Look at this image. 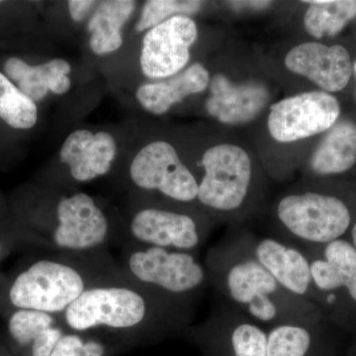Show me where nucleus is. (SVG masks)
I'll list each match as a JSON object with an SVG mask.
<instances>
[{"label": "nucleus", "mask_w": 356, "mask_h": 356, "mask_svg": "<svg viewBox=\"0 0 356 356\" xmlns=\"http://www.w3.org/2000/svg\"><path fill=\"white\" fill-rule=\"evenodd\" d=\"M224 294L255 324H303L292 313L303 299L287 292L252 252L226 262L220 275Z\"/></svg>", "instance_id": "obj_3"}, {"label": "nucleus", "mask_w": 356, "mask_h": 356, "mask_svg": "<svg viewBox=\"0 0 356 356\" xmlns=\"http://www.w3.org/2000/svg\"><path fill=\"white\" fill-rule=\"evenodd\" d=\"M0 252H1V245H0Z\"/></svg>", "instance_id": "obj_31"}, {"label": "nucleus", "mask_w": 356, "mask_h": 356, "mask_svg": "<svg viewBox=\"0 0 356 356\" xmlns=\"http://www.w3.org/2000/svg\"><path fill=\"white\" fill-rule=\"evenodd\" d=\"M229 356H267V334L252 321L236 323L229 334Z\"/></svg>", "instance_id": "obj_26"}, {"label": "nucleus", "mask_w": 356, "mask_h": 356, "mask_svg": "<svg viewBox=\"0 0 356 356\" xmlns=\"http://www.w3.org/2000/svg\"><path fill=\"white\" fill-rule=\"evenodd\" d=\"M255 259L290 294L304 299L310 292V261L298 248L273 238H262L254 243Z\"/></svg>", "instance_id": "obj_15"}, {"label": "nucleus", "mask_w": 356, "mask_h": 356, "mask_svg": "<svg viewBox=\"0 0 356 356\" xmlns=\"http://www.w3.org/2000/svg\"><path fill=\"white\" fill-rule=\"evenodd\" d=\"M129 231L134 242L151 247L193 252L202 243V234L193 217L161 208L137 211Z\"/></svg>", "instance_id": "obj_11"}, {"label": "nucleus", "mask_w": 356, "mask_h": 356, "mask_svg": "<svg viewBox=\"0 0 356 356\" xmlns=\"http://www.w3.org/2000/svg\"><path fill=\"white\" fill-rule=\"evenodd\" d=\"M209 83L208 70L202 65L194 64L168 81L142 84L136 91V97L147 112L161 115L187 96L202 92Z\"/></svg>", "instance_id": "obj_17"}, {"label": "nucleus", "mask_w": 356, "mask_h": 356, "mask_svg": "<svg viewBox=\"0 0 356 356\" xmlns=\"http://www.w3.org/2000/svg\"><path fill=\"white\" fill-rule=\"evenodd\" d=\"M0 3H1V1H0Z\"/></svg>", "instance_id": "obj_32"}, {"label": "nucleus", "mask_w": 356, "mask_h": 356, "mask_svg": "<svg viewBox=\"0 0 356 356\" xmlns=\"http://www.w3.org/2000/svg\"><path fill=\"white\" fill-rule=\"evenodd\" d=\"M133 0H107L96 7L89 20V46L98 56L108 55L123 44L122 29L135 11Z\"/></svg>", "instance_id": "obj_20"}, {"label": "nucleus", "mask_w": 356, "mask_h": 356, "mask_svg": "<svg viewBox=\"0 0 356 356\" xmlns=\"http://www.w3.org/2000/svg\"><path fill=\"white\" fill-rule=\"evenodd\" d=\"M339 113L341 106L334 96L324 91L301 93L271 106L269 132L280 143L306 139L330 130Z\"/></svg>", "instance_id": "obj_9"}, {"label": "nucleus", "mask_w": 356, "mask_h": 356, "mask_svg": "<svg viewBox=\"0 0 356 356\" xmlns=\"http://www.w3.org/2000/svg\"><path fill=\"white\" fill-rule=\"evenodd\" d=\"M109 234L108 218L95 199L83 192L58 199L46 231L47 243L70 254L97 252Z\"/></svg>", "instance_id": "obj_5"}, {"label": "nucleus", "mask_w": 356, "mask_h": 356, "mask_svg": "<svg viewBox=\"0 0 356 356\" xmlns=\"http://www.w3.org/2000/svg\"><path fill=\"white\" fill-rule=\"evenodd\" d=\"M105 346L97 339H84L79 332H65L50 356H104Z\"/></svg>", "instance_id": "obj_27"}, {"label": "nucleus", "mask_w": 356, "mask_h": 356, "mask_svg": "<svg viewBox=\"0 0 356 356\" xmlns=\"http://www.w3.org/2000/svg\"><path fill=\"white\" fill-rule=\"evenodd\" d=\"M356 163V125L353 122H337L314 152L312 170L321 175L348 172Z\"/></svg>", "instance_id": "obj_21"}, {"label": "nucleus", "mask_w": 356, "mask_h": 356, "mask_svg": "<svg viewBox=\"0 0 356 356\" xmlns=\"http://www.w3.org/2000/svg\"><path fill=\"white\" fill-rule=\"evenodd\" d=\"M197 36V25L188 16H175L152 28L143 39V74L152 79L177 76L188 64Z\"/></svg>", "instance_id": "obj_10"}, {"label": "nucleus", "mask_w": 356, "mask_h": 356, "mask_svg": "<svg viewBox=\"0 0 356 356\" xmlns=\"http://www.w3.org/2000/svg\"><path fill=\"white\" fill-rule=\"evenodd\" d=\"M201 6L202 2L195 0H149L143 7L136 30L138 32L149 31L175 16L198 13Z\"/></svg>", "instance_id": "obj_25"}, {"label": "nucleus", "mask_w": 356, "mask_h": 356, "mask_svg": "<svg viewBox=\"0 0 356 356\" xmlns=\"http://www.w3.org/2000/svg\"><path fill=\"white\" fill-rule=\"evenodd\" d=\"M76 259H40L15 278L9 300L15 308L60 316L88 288L122 274Z\"/></svg>", "instance_id": "obj_1"}, {"label": "nucleus", "mask_w": 356, "mask_h": 356, "mask_svg": "<svg viewBox=\"0 0 356 356\" xmlns=\"http://www.w3.org/2000/svg\"><path fill=\"white\" fill-rule=\"evenodd\" d=\"M210 91L206 109L211 116L224 124L252 121L266 107L269 99L268 90L264 84H235L222 74H217L212 79Z\"/></svg>", "instance_id": "obj_14"}, {"label": "nucleus", "mask_w": 356, "mask_h": 356, "mask_svg": "<svg viewBox=\"0 0 356 356\" xmlns=\"http://www.w3.org/2000/svg\"><path fill=\"white\" fill-rule=\"evenodd\" d=\"M232 6L236 7H250V8H264V7L268 6L270 2L268 1H238L231 2Z\"/></svg>", "instance_id": "obj_29"}, {"label": "nucleus", "mask_w": 356, "mask_h": 356, "mask_svg": "<svg viewBox=\"0 0 356 356\" xmlns=\"http://www.w3.org/2000/svg\"><path fill=\"white\" fill-rule=\"evenodd\" d=\"M8 331L16 343L31 344L32 356H50L65 334L58 316L17 309L9 318Z\"/></svg>", "instance_id": "obj_19"}, {"label": "nucleus", "mask_w": 356, "mask_h": 356, "mask_svg": "<svg viewBox=\"0 0 356 356\" xmlns=\"http://www.w3.org/2000/svg\"><path fill=\"white\" fill-rule=\"evenodd\" d=\"M306 2L310 6L304 17V25L307 32L316 38L336 36L356 17L355 0Z\"/></svg>", "instance_id": "obj_22"}, {"label": "nucleus", "mask_w": 356, "mask_h": 356, "mask_svg": "<svg viewBox=\"0 0 356 356\" xmlns=\"http://www.w3.org/2000/svg\"><path fill=\"white\" fill-rule=\"evenodd\" d=\"M351 238H353V245L356 248V222L351 231Z\"/></svg>", "instance_id": "obj_30"}, {"label": "nucleus", "mask_w": 356, "mask_h": 356, "mask_svg": "<svg viewBox=\"0 0 356 356\" xmlns=\"http://www.w3.org/2000/svg\"><path fill=\"white\" fill-rule=\"evenodd\" d=\"M159 304L122 273L88 288L58 318L79 334L98 329L131 331L149 324Z\"/></svg>", "instance_id": "obj_2"}, {"label": "nucleus", "mask_w": 356, "mask_h": 356, "mask_svg": "<svg viewBox=\"0 0 356 356\" xmlns=\"http://www.w3.org/2000/svg\"><path fill=\"white\" fill-rule=\"evenodd\" d=\"M0 118L11 128L28 130L38 121L37 104L0 72Z\"/></svg>", "instance_id": "obj_23"}, {"label": "nucleus", "mask_w": 356, "mask_h": 356, "mask_svg": "<svg viewBox=\"0 0 356 356\" xmlns=\"http://www.w3.org/2000/svg\"><path fill=\"white\" fill-rule=\"evenodd\" d=\"M117 156V143L105 131L93 134L79 129L67 136L60 151V159L77 182H88L107 175Z\"/></svg>", "instance_id": "obj_13"}, {"label": "nucleus", "mask_w": 356, "mask_h": 356, "mask_svg": "<svg viewBox=\"0 0 356 356\" xmlns=\"http://www.w3.org/2000/svg\"><path fill=\"white\" fill-rule=\"evenodd\" d=\"M204 177L198 182L199 202L216 211L238 209L252 181V161L242 147L219 145L204 154Z\"/></svg>", "instance_id": "obj_7"}, {"label": "nucleus", "mask_w": 356, "mask_h": 356, "mask_svg": "<svg viewBox=\"0 0 356 356\" xmlns=\"http://www.w3.org/2000/svg\"><path fill=\"white\" fill-rule=\"evenodd\" d=\"M120 270L126 280L159 303L163 298L191 296L206 280L205 268L193 252L135 242L124 250Z\"/></svg>", "instance_id": "obj_4"}, {"label": "nucleus", "mask_w": 356, "mask_h": 356, "mask_svg": "<svg viewBox=\"0 0 356 356\" xmlns=\"http://www.w3.org/2000/svg\"><path fill=\"white\" fill-rule=\"evenodd\" d=\"M6 76L35 103L42 102L49 92L65 95L72 88L67 74L72 65L63 58H53L38 65H28L19 58H7L3 65Z\"/></svg>", "instance_id": "obj_16"}, {"label": "nucleus", "mask_w": 356, "mask_h": 356, "mask_svg": "<svg viewBox=\"0 0 356 356\" xmlns=\"http://www.w3.org/2000/svg\"><path fill=\"white\" fill-rule=\"evenodd\" d=\"M312 282L321 291L346 287L356 302V248L348 241L325 245L324 259L310 261Z\"/></svg>", "instance_id": "obj_18"}, {"label": "nucleus", "mask_w": 356, "mask_h": 356, "mask_svg": "<svg viewBox=\"0 0 356 356\" xmlns=\"http://www.w3.org/2000/svg\"><path fill=\"white\" fill-rule=\"evenodd\" d=\"M131 180L147 191H158L177 202L189 203L198 196V181L180 161L172 145L156 140L143 147L130 165Z\"/></svg>", "instance_id": "obj_8"}, {"label": "nucleus", "mask_w": 356, "mask_h": 356, "mask_svg": "<svg viewBox=\"0 0 356 356\" xmlns=\"http://www.w3.org/2000/svg\"><path fill=\"white\" fill-rule=\"evenodd\" d=\"M96 3L93 0H70L67 2L70 17L74 22H81Z\"/></svg>", "instance_id": "obj_28"}, {"label": "nucleus", "mask_w": 356, "mask_h": 356, "mask_svg": "<svg viewBox=\"0 0 356 356\" xmlns=\"http://www.w3.org/2000/svg\"><path fill=\"white\" fill-rule=\"evenodd\" d=\"M312 337L303 324L274 325L267 332V356H307Z\"/></svg>", "instance_id": "obj_24"}, {"label": "nucleus", "mask_w": 356, "mask_h": 356, "mask_svg": "<svg viewBox=\"0 0 356 356\" xmlns=\"http://www.w3.org/2000/svg\"><path fill=\"white\" fill-rule=\"evenodd\" d=\"M277 217L302 242L327 243L339 240L350 226L348 206L334 196L307 192L281 199Z\"/></svg>", "instance_id": "obj_6"}, {"label": "nucleus", "mask_w": 356, "mask_h": 356, "mask_svg": "<svg viewBox=\"0 0 356 356\" xmlns=\"http://www.w3.org/2000/svg\"><path fill=\"white\" fill-rule=\"evenodd\" d=\"M287 69L307 77L329 92L343 90L353 74L350 54L343 46L304 43L285 58Z\"/></svg>", "instance_id": "obj_12"}]
</instances>
